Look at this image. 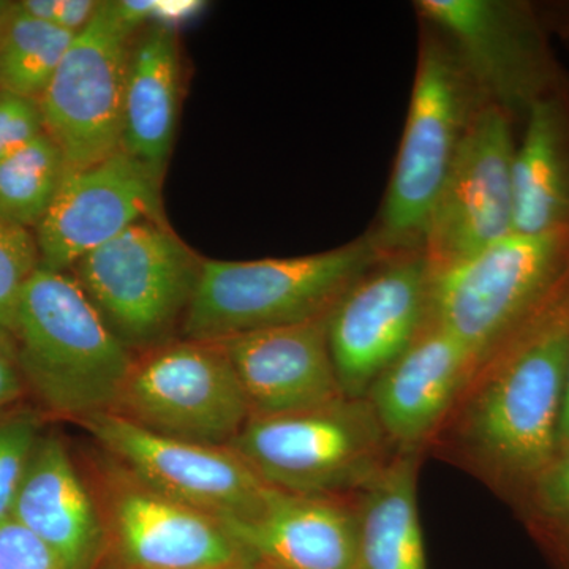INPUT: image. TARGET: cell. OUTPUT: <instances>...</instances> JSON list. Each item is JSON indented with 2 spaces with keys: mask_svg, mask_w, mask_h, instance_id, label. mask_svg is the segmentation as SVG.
<instances>
[{
  "mask_svg": "<svg viewBox=\"0 0 569 569\" xmlns=\"http://www.w3.org/2000/svg\"><path fill=\"white\" fill-rule=\"evenodd\" d=\"M569 359V266L478 359L429 447L496 489L537 481L559 451Z\"/></svg>",
  "mask_w": 569,
  "mask_h": 569,
  "instance_id": "cell-1",
  "label": "cell"
},
{
  "mask_svg": "<svg viewBox=\"0 0 569 569\" xmlns=\"http://www.w3.org/2000/svg\"><path fill=\"white\" fill-rule=\"evenodd\" d=\"M11 346L41 403L77 422L111 411L134 359L74 277L40 266L18 299Z\"/></svg>",
  "mask_w": 569,
  "mask_h": 569,
  "instance_id": "cell-2",
  "label": "cell"
},
{
  "mask_svg": "<svg viewBox=\"0 0 569 569\" xmlns=\"http://www.w3.org/2000/svg\"><path fill=\"white\" fill-rule=\"evenodd\" d=\"M385 260L372 234L307 257L203 260L183 317V339L220 342L329 316L343 295Z\"/></svg>",
  "mask_w": 569,
  "mask_h": 569,
  "instance_id": "cell-3",
  "label": "cell"
},
{
  "mask_svg": "<svg viewBox=\"0 0 569 569\" xmlns=\"http://www.w3.org/2000/svg\"><path fill=\"white\" fill-rule=\"evenodd\" d=\"M228 448L271 488L328 497L358 496L399 452L367 397L250 417Z\"/></svg>",
  "mask_w": 569,
  "mask_h": 569,
  "instance_id": "cell-4",
  "label": "cell"
},
{
  "mask_svg": "<svg viewBox=\"0 0 569 569\" xmlns=\"http://www.w3.org/2000/svg\"><path fill=\"white\" fill-rule=\"evenodd\" d=\"M458 56L422 41L406 129L373 233L388 258L422 250L427 222L481 104Z\"/></svg>",
  "mask_w": 569,
  "mask_h": 569,
  "instance_id": "cell-5",
  "label": "cell"
},
{
  "mask_svg": "<svg viewBox=\"0 0 569 569\" xmlns=\"http://www.w3.org/2000/svg\"><path fill=\"white\" fill-rule=\"evenodd\" d=\"M203 260L167 223H134L82 257L74 279L130 350L171 342L192 302Z\"/></svg>",
  "mask_w": 569,
  "mask_h": 569,
  "instance_id": "cell-6",
  "label": "cell"
},
{
  "mask_svg": "<svg viewBox=\"0 0 569 569\" xmlns=\"http://www.w3.org/2000/svg\"><path fill=\"white\" fill-rule=\"evenodd\" d=\"M568 258L569 228L509 234L430 277L429 321L462 342L477 365L548 296Z\"/></svg>",
  "mask_w": 569,
  "mask_h": 569,
  "instance_id": "cell-7",
  "label": "cell"
},
{
  "mask_svg": "<svg viewBox=\"0 0 569 569\" xmlns=\"http://www.w3.org/2000/svg\"><path fill=\"white\" fill-rule=\"evenodd\" d=\"M111 413L157 436L228 447L252 417L220 343L178 340L134 358Z\"/></svg>",
  "mask_w": 569,
  "mask_h": 569,
  "instance_id": "cell-8",
  "label": "cell"
},
{
  "mask_svg": "<svg viewBox=\"0 0 569 569\" xmlns=\"http://www.w3.org/2000/svg\"><path fill=\"white\" fill-rule=\"evenodd\" d=\"M133 33L119 20L112 2H100L37 100L44 133L61 148L70 170L92 167L121 151Z\"/></svg>",
  "mask_w": 569,
  "mask_h": 569,
  "instance_id": "cell-9",
  "label": "cell"
},
{
  "mask_svg": "<svg viewBox=\"0 0 569 569\" xmlns=\"http://www.w3.org/2000/svg\"><path fill=\"white\" fill-rule=\"evenodd\" d=\"M78 425L142 485L222 522L253 519L272 489L228 447L157 436L111 411Z\"/></svg>",
  "mask_w": 569,
  "mask_h": 569,
  "instance_id": "cell-10",
  "label": "cell"
},
{
  "mask_svg": "<svg viewBox=\"0 0 569 569\" xmlns=\"http://www.w3.org/2000/svg\"><path fill=\"white\" fill-rule=\"evenodd\" d=\"M508 114L489 102L471 118L427 222L422 253L430 277L512 234L516 148Z\"/></svg>",
  "mask_w": 569,
  "mask_h": 569,
  "instance_id": "cell-11",
  "label": "cell"
},
{
  "mask_svg": "<svg viewBox=\"0 0 569 569\" xmlns=\"http://www.w3.org/2000/svg\"><path fill=\"white\" fill-rule=\"evenodd\" d=\"M425 253L397 254L367 272L328 318L329 348L343 395L365 399L429 320Z\"/></svg>",
  "mask_w": 569,
  "mask_h": 569,
  "instance_id": "cell-12",
  "label": "cell"
},
{
  "mask_svg": "<svg viewBox=\"0 0 569 569\" xmlns=\"http://www.w3.org/2000/svg\"><path fill=\"white\" fill-rule=\"evenodd\" d=\"M104 531L130 569H234L257 560L222 520L142 485L110 459Z\"/></svg>",
  "mask_w": 569,
  "mask_h": 569,
  "instance_id": "cell-13",
  "label": "cell"
},
{
  "mask_svg": "<svg viewBox=\"0 0 569 569\" xmlns=\"http://www.w3.org/2000/svg\"><path fill=\"white\" fill-rule=\"evenodd\" d=\"M164 223L162 182L126 151L69 170L36 227L40 268L66 272L134 223Z\"/></svg>",
  "mask_w": 569,
  "mask_h": 569,
  "instance_id": "cell-14",
  "label": "cell"
},
{
  "mask_svg": "<svg viewBox=\"0 0 569 569\" xmlns=\"http://www.w3.org/2000/svg\"><path fill=\"white\" fill-rule=\"evenodd\" d=\"M422 17L447 32L475 86L509 112L541 99L545 58L531 21L497 0H421Z\"/></svg>",
  "mask_w": 569,
  "mask_h": 569,
  "instance_id": "cell-15",
  "label": "cell"
},
{
  "mask_svg": "<svg viewBox=\"0 0 569 569\" xmlns=\"http://www.w3.org/2000/svg\"><path fill=\"white\" fill-rule=\"evenodd\" d=\"M329 316L220 340L252 417L295 413L347 397L337 378Z\"/></svg>",
  "mask_w": 569,
  "mask_h": 569,
  "instance_id": "cell-16",
  "label": "cell"
},
{
  "mask_svg": "<svg viewBox=\"0 0 569 569\" xmlns=\"http://www.w3.org/2000/svg\"><path fill=\"white\" fill-rule=\"evenodd\" d=\"M473 366V355L462 342L427 320L417 340L367 395L397 451L422 452L429 447Z\"/></svg>",
  "mask_w": 569,
  "mask_h": 569,
  "instance_id": "cell-17",
  "label": "cell"
},
{
  "mask_svg": "<svg viewBox=\"0 0 569 569\" xmlns=\"http://www.w3.org/2000/svg\"><path fill=\"white\" fill-rule=\"evenodd\" d=\"M356 497L272 488L253 519L223 523L254 559L271 568L359 569Z\"/></svg>",
  "mask_w": 569,
  "mask_h": 569,
  "instance_id": "cell-18",
  "label": "cell"
},
{
  "mask_svg": "<svg viewBox=\"0 0 569 569\" xmlns=\"http://www.w3.org/2000/svg\"><path fill=\"white\" fill-rule=\"evenodd\" d=\"M11 519L52 550L62 569H89L104 537L100 508L61 438L40 437Z\"/></svg>",
  "mask_w": 569,
  "mask_h": 569,
  "instance_id": "cell-19",
  "label": "cell"
},
{
  "mask_svg": "<svg viewBox=\"0 0 569 569\" xmlns=\"http://www.w3.org/2000/svg\"><path fill=\"white\" fill-rule=\"evenodd\" d=\"M179 97L181 59L176 29L151 24L130 50L121 149L160 182L173 149Z\"/></svg>",
  "mask_w": 569,
  "mask_h": 569,
  "instance_id": "cell-20",
  "label": "cell"
},
{
  "mask_svg": "<svg viewBox=\"0 0 569 569\" xmlns=\"http://www.w3.org/2000/svg\"><path fill=\"white\" fill-rule=\"evenodd\" d=\"M421 452L395 459L356 497L359 569H427L418 508Z\"/></svg>",
  "mask_w": 569,
  "mask_h": 569,
  "instance_id": "cell-21",
  "label": "cell"
},
{
  "mask_svg": "<svg viewBox=\"0 0 569 569\" xmlns=\"http://www.w3.org/2000/svg\"><path fill=\"white\" fill-rule=\"evenodd\" d=\"M527 114L511 168L512 233L538 236L569 228V174L557 104L541 97Z\"/></svg>",
  "mask_w": 569,
  "mask_h": 569,
  "instance_id": "cell-22",
  "label": "cell"
},
{
  "mask_svg": "<svg viewBox=\"0 0 569 569\" xmlns=\"http://www.w3.org/2000/svg\"><path fill=\"white\" fill-rule=\"evenodd\" d=\"M74 36L29 17L14 3L0 39V92L39 100Z\"/></svg>",
  "mask_w": 569,
  "mask_h": 569,
  "instance_id": "cell-23",
  "label": "cell"
},
{
  "mask_svg": "<svg viewBox=\"0 0 569 569\" xmlns=\"http://www.w3.org/2000/svg\"><path fill=\"white\" fill-rule=\"evenodd\" d=\"M69 170L61 148L50 134L40 133L0 163V216L28 230L36 228Z\"/></svg>",
  "mask_w": 569,
  "mask_h": 569,
  "instance_id": "cell-24",
  "label": "cell"
},
{
  "mask_svg": "<svg viewBox=\"0 0 569 569\" xmlns=\"http://www.w3.org/2000/svg\"><path fill=\"white\" fill-rule=\"evenodd\" d=\"M36 236L0 216V347L13 355L11 325L22 287L39 269ZM14 358V356H13Z\"/></svg>",
  "mask_w": 569,
  "mask_h": 569,
  "instance_id": "cell-25",
  "label": "cell"
},
{
  "mask_svg": "<svg viewBox=\"0 0 569 569\" xmlns=\"http://www.w3.org/2000/svg\"><path fill=\"white\" fill-rule=\"evenodd\" d=\"M39 429L32 415L0 418V523L11 518L26 468L40 438Z\"/></svg>",
  "mask_w": 569,
  "mask_h": 569,
  "instance_id": "cell-26",
  "label": "cell"
},
{
  "mask_svg": "<svg viewBox=\"0 0 569 569\" xmlns=\"http://www.w3.org/2000/svg\"><path fill=\"white\" fill-rule=\"evenodd\" d=\"M43 132L37 100L0 92V163Z\"/></svg>",
  "mask_w": 569,
  "mask_h": 569,
  "instance_id": "cell-27",
  "label": "cell"
},
{
  "mask_svg": "<svg viewBox=\"0 0 569 569\" xmlns=\"http://www.w3.org/2000/svg\"><path fill=\"white\" fill-rule=\"evenodd\" d=\"M0 569H62L58 557L14 519L0 523Z\"/></svg>",
  "mask_w": 569,
  "mask_h": 569,
  "instance_id": "cell-28",
  "label": "cell"
},
{
  "mask_svg": "<svg viewBox=\"0 0 569 569\" xmlns=\"http://www.w3.org/2000/svg\"><path fill=\"white\" fill-rule=\"evenodd\" d=\"M539 507L549 519L569 529V443L559 449L537 481Z\"/></svg>",
  "mask_w": 569,
  "mask_h": 569,
  "instance_id": "cell-29",
  "label": "cell"
},
{
  "mask_svg": "<svg viewBox=\"0 0 569 569\" xmlns=\"http://www.w3.org/2000/svg\"><path fill=\"white\" fill-rule=\"evenodd\" d=\"M99 3L93 0H22L17 6L36 20L78 33L91 22Z\"/></svg>",
  "mask_w": 569,
  "mask_h": 569,
  "instance_id": "cell-30",
  "label": "cell"
},
{
  "mask_svg": "<svg viewBox=\"0 0 569 569\" xmlns=\"http://www.w3.org/2000/svg\"><path fill=\"white\" fill-rule=\"evenodd\" d=\"M22 395V377L13 355L0 347V418Z\"/></svg>",
  "mask_w": 569,
  "mask_h": 569,
  "instance_id": "cell-31",
  "label": "cell"
},
{
  "mask_svg": "<svg viewBox=\"0 0 569 569\" xmlns=\"http://www.w3.org/2000/svg\"><path fill=\"white\" fill-rule=\"evenodd\" d=\"M569 443V359L567 369V383H565L563 410H561L559 449ZM559 452V451H557Z\"/></svg>",
  "mask_w": 569,
  "mask_h": 569,
  "instance_id": "cell-32",
  "label": "cell"
},
{
  "mask_svg": "<svg viewBox=\"0 0 569 569\" xmlns=\"http://www.w3.org/2000/svg\"><path fill=\"white\" fill-rule=\"evenodd\" d=\"M13 9L14 3L0 0V39H2L3 32H6L7 26H9Z\"/></svg>",
  "mask_w": 569,
  "mask_h": 569,
  "instance_id": "cell-33",
  "label": "cell"
},
{
  "mask_svg": "<svg viewBox=\"0 0 569 569\" xmlns=\"http://www.w3.org/2000/svg\"><path fill=\"white\" fill-rule=\"evenodd\" d=\"M257 568H258V560H253V561H250V563L244 565V567H239V568H234V569H257ZM268 569H276V568H271L268 565Z\"/></svg>",
  "mask_w": 569,
  "mask_h": 569,
  "instance_id": "cell-34",
  "label": "cell"
}]
</instances>
